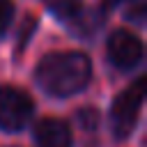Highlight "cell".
I'll return each instance as SVG.
<instances>
[{
	"label": "cell",
	"mask_w": 147,
	"mask_h": 147,
	"mask_svg": "<svg viewBox=\"0 0 147 147\" xmlns=\"http://www.w3.org/2000/svg\"><path fill=\"white\" fill-rule=\"evenodd\" d=\"M92 78V62L80 51H57L41 57L34 69L37 85L51 96H71Z\"/></svg>",
	"instance_id": "6da1fadb"
},
{
	"label": "cell",
	"mask_w": 147,
	"mask_h": 147,
	"mask_svg": "<svg viewBox=\"0 0 147 147\" xmlns=\"http://www.w3.org/2000/svg\"><path fill=\"white\" fill-rule=\"evenodd\" d=\"M145 99V78H138L133 85H129L124 92L117 94L110 108V126L117 138H126L140 115V106Z\"/></svg>",
	"instance_id": "7a4b0ae2"
},
{
	"label": "cell",
	"mask_w": 147,
	"mask_h": 147,
	"mask_svg": "<svg viewBox=\"0 0 147 147\" xmlns=\"http://www.w3.org/2000/svg\"><path fill=\"white\" fill-rule=\"evenodd\" d=\"M32 99L16 87H0V129L21 131L32 117Z\"/></svg>",
	"instance_id": "3957f363"
},
{
	"label": "cell",
	"mask_w": 147,
	"mask_h": 147,
	"mask_svg": "<svg viewBox=\"0 0 147 147\" xmlns=\"http://www.w3.org/2000/svg\"><path fill=\"white\" fill-rule=\"evenodd\" d=\"M108 60L117 69H133L142 60V41L129 30H115L108 37Z\"/></svg>",
	"instance_id": "277c9868"
},
{
	"label": "cell",
	"mask_w": 147,
	"mask_h": 147,
	"mask_svg": "<svg viewBox=\"0 0 147 147\" xmlns=\"http://www.w3.org/2000/svg\"><path fill=\"white\" fill-rule=\"evenodd\" d=\"M34 140L39 147H71V129L57 117H44L34 124Z\"/></svg>",
	"instance_id": "5b68a950"
},
{
	"label": "cell",
	"mask_w": 147,
	"mask_h": 147,
	"mask_svg": "<svg viewBox=\"0 0 147 147\" xmlns=\"http://www.w3.org/2000/svg\"><path fill=\"white\" fill-rule=\"evenodd\" d=\"M103 23V14L101 11H85L83 14V9L71 18V30H76L78 34H83V37H87V34H92L99 25Z\"/></svg>",
	"instance_id": "8992f818"
},
{
	"label": "cell",
	"mask_w": 147,
	"mask_h": 147,
	"mask_svg": "<svg viewBox=\"0 0 147 147\" xmlns=\"http://www.w3.org/2000/svg\"><path fill=\"white\" fill-rule=\"evenodd\" d=\"M48 11L55 14L60 21H71L80 9H83V0H44Z\"/></svg>",
	"instance_id": "52a82bcc"
},
{
	"label": "cell",
	"mask_w": 147,
	"mask_h": 147,
	"mask_svg": "<svg viewBox=\"0 0 147 147\" xmlns=\"http://www.w3.org/2000/svg\"><path fill=\"white\" fill-rule=\"evenodd\" d=\"M11 18H14V2L11 0H0V34L7 32Z\"/></svg>",
	"instance_id": "ba28073f"
},
{
	"label": "cell",
	"mask_w": 147,
	"mask_h": 147,
	"mask_svg": "<svg viewBox=\"0 0 147 147\" xmlns=\"http://www.w3.org/2000/svg\"><path fill=\"white\" fill-rule=\"evenodd\" d=\"M78 122L83 124L85 131L94 129V126H96V110H94V108H83V110L78 113Z\"/></svg>",
	"instance_id": "9c48e42d"
},
{
	"label": "cell",
	"mask_w": 147,
	"mask_h": 147,
	"mask_svg": "<svg viewBox=\"0 0 147 147\" xmlns=\"http://www.w3.org/2000/svg\"><path fill=\"white\" fill-rule=\"evenodd\" d=\"M126 16H129L131 21H136V23H142V18H145V5H142V2H138L136 11H129Z\"/></svg>",
	"instance_id": "30bf717a"
}]
</instances>
